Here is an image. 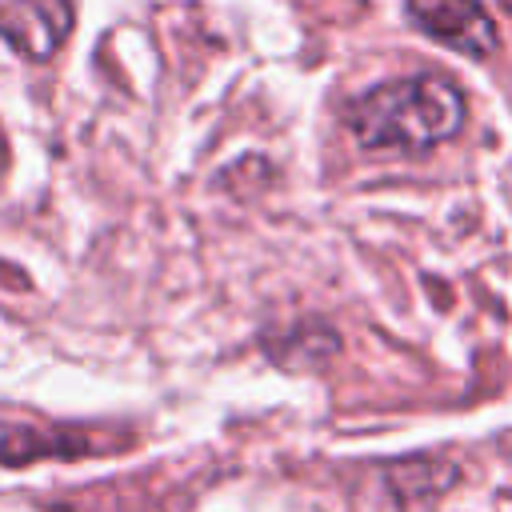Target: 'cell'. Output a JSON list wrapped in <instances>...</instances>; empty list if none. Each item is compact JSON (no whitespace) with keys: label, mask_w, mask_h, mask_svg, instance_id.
I'll return each mask as SVG.
<instances>
[{"label":"cell","mask_w":512,"mask_h":512,"mask_svg":"<svg viewBox=\"0 0 512 512\" xmlns=\"http://www.w3.org/2000/svg\"><path fill=\"white\" fill-rule=\"evenodd\" d=\"M464 92L444 76H404L376 84L348 108V128L372 152H424L464 128Z\"/></svg>","instance_id":"6da1fadb"},{"label":"cell","mask_w":512,"mask_h":512,"mask_svg":"<svg viewBox=\"0 0 512 512\" xmlns=\"http://www.w3.org/2000/svg\"><path fill=\"white\" fill-rule=\"evenodd\" d=\"M412 24L428 32L432 40L464 52V56H492L500 36L492 16L484 12L480 0H404Z\"/></svg>","instance_id":"7a4b0ae2"},{"label":"cell","mask_w":512,"mask_h":512,"mask_svg":"<svg viewBox=\"0 0 512 512\" xmlns=\"http://www.w3.org/2000/svg\"><path fill=\"white\" fill-rule=\"evenodd\" d=\"M100 452L96 436L80 428H40V424H0V464H32L44 456H84Z\"/></svg>","instance_id":"277c9868"},{"label":"cell","mask_w":512,"mask_h":512,"mask_svg":"<svg viewBox=\"0 0 512 512\" xmlns=\"http://www.w3.org/2000/svg\"><path fill=\"white\" fill-rule=\"evenodd\" d=\"M68 32V0H0V36L28 60H48Z\"/></svg>","instance_id":"3957f363"},{"label":"cell","mask_w":512,"mask_h":512,"mask_svg":"<svg viewBox=\"0 0 512 512\" xmlns=\"http://www.w3.org/2000/svg\"><path fill=\"white\" fill-rule=\"evenodd\" d=\"M8 168V140H4V128H0V172Z\"/></svg>","instance_id":"5b68a950"}]
</instances>
